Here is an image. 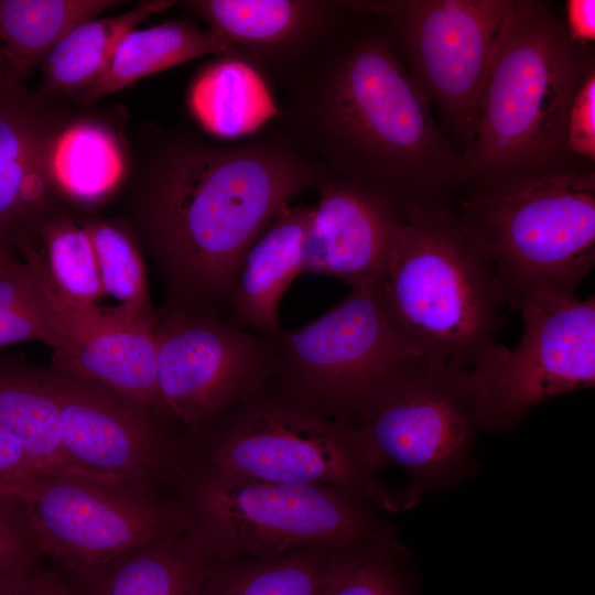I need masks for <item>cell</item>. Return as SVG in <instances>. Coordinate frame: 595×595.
<instances>
[{"instance_id": "3", "label": "cell", "mask_w": 595, "mask_h": 595, "mask_svg": "<svg viewBox=\"0 0 595 595\" xmlns=\"http://www.w3.org/2000/svg\"><path fill=\"white\" fill-rule=\"evenodd\" d=\"M542 1L511 0L464 154L469 193L496 192L563 172L566 121L593 65Z\"/></svg>"}, {"instance_id": "5", "label": "cell", "mask_w": 595, "mask_h": 595, "mask_svg": "<svg viewBox=\"0 0 595 595\" xmlns=\"http://www.w3.org/2000/svg\"><path fill=\"white\" fill-rule=\"evenodd\" d=\"M187 473L326 486L396 510L361 451L355 426L272 382L223 413L185 445Z\"/></svg>"}, {"instance_id": "31", "label": "cell", "mask_w": 595, "mask_h": 595, "mask_svg": "<svg viewBox=\"0 0 595 595\" xmlns=\"http://www.w3.org/2000/svg\"><path fill=\"white\" fill-rule=\"evenodd\" d=\"M44 342L33 306L26 266L14 258L0 264V348L26 342Z\"/></svg>"}, {"instance_id": "19", "label": "cell", "mask_w": 595, "mask_h": 595, "mask_svg": "<svg viewBox=\"0 0 595 595\" xmlns=\"http://www.w3.org/2000/svg\"><path fill=\"white\" fill-rule=\"evenodd\" d=\"M312 206L283 205L245 253L236 278L228 323L260 334L282 331L279 306L304 272Z\"/></svg>"}, {"instance_id": "13", "label": "cell", "mask_w": 595, "mask_h": 595, "mask_svg": "<svg viewBox=\"0 0 595 595\" xmlns=\"http://www.w3.org/2000/svg\"><path fill=\"white\" fill-rule=\"evenodd\" d=\"M20 252L44 343L55 349L52 366L112 390L169 428L158 387L155 318L73 301L51 281L36 246Z\"/></svg>"}, {"instance_id": "26", "label": "cell", "mask_w": 595, "mask_h": 595, "mask_svg": "<svg viewBox=\"0 0 595 595\" xmlns=\"http://www.w3.org/2000/svg\"><path fill=\"white\" fill-rule=\"evenodd\" d=\"M120 3L117 0H0V42L10 78L24 84L74 26Z\"/></svg>"}, {"instance_id": "30", "label": "cell", "mask_w": 595, "mask_h": 595, "mask_svg": "<svg viewBox=\"0 0 595 595\" xmlns=\"http://www.w3.org/2000/svg\"><path fill=\"white\" fill-rule=\"evenodd\" d=\"M397 543L360 547L324 595H410Z\"/></svg>"}, {"instance_id": "14", "label": "cell", "mask_w": 595, "mask_h": 595, "mask_svg": "<svg viewBox=\"0 0 595 595\" xmlns=\"http://www.w3.org/2000/svg\"><path fill=\"white\" fill-rule=\"evenodd\" d=\"M61 441L79 475L158 491L183 489L184 444L165 425L118 393L71 372L47 368Z\"/></svg>"}, {"instance_id": "8", "label": "cell", "mask_w": 595, "mask_h": 595, "mask_svg": "<svg viewBox=\"0 0 595 595\" xmlns=\"http://www.w3.org/2000/svg\"><path fill=\"white\" fill-rule=\"evenodd\" d=\"M183 494L220 555L394 542L370 505L326 486L191 473Z\"/></svg>"}, {"instance_id": "23", "label": "cell", "mask_w": 595, "mask_h": 595, "mask_svg": "<svg viewBox=\"0 0 595 595\" xmlns=\"http://www.w3.org/2000/svg\"><path fill=\"white\" fill-rule=\"evenodd\" d=\"M205 55H231L229 45L209 28L174 20L133 29L120 40L104 72L77 96V101L90 105L143 77Z\"/></svg>"}, {"instance_id": "22", "label": "cell", "mask_w": 595, "mask_h": 595, "mask_svg": "<svg viewBox=\"0 0 595 595\" xmlns=\"http://www.w3.org/2000/svg\"><path fill=\"white\" fill-rule=\"evenodd\" d=\"M0 430L23 445L41 476L79 475L62 445L47 368L0 355Z\"/></svg>"}, {"instance_id": "21", "label": "cell", "mask_w": 595, "mask_h": 595, "mask_svg": "<svg viewBox=\"0 0 595 595\" xmlns=\"http://www.w3.org/2000/svg\"><path fill=\"white\" fill-rule=\"evenodd\" d=\"M363 545H313L271 559L219 555L201 595H324Z\"/></svg>"}, {"instance_id": "39", "label": "cell", "mask_w": 595, "mask_h": 595, "mask_svg": "<svg viewBox=\"0 0 595 595\" xmlns=\"http://www.w3.org/2000/svg\"><path fill=\"white\" fill-rule=\"evenodd\" d=\"M11 258H13L12 255H10V253H8V252H6V251H2V250L0 249V264H2L3 262H6L7 260H9V259H11Z\"/></svg>"}, {"instance_id": "28", "label": "cell", "mask_w": 595, "mask_h": 595, "mask_svg": "<svg viewBox=\"0 0 595 595\" xmlns=\"http://www.w3.org/2000/svg\"><path fill=\"white\" fill-rule=\"evenodd\" d=\"M37 242L48 277L63 295L84 304L105 296L95 248L80 224L61 210L43 223Z\"/></svg>"}, {"instance_id": "36", "label": "cell", "mask_w": 595, "mask_h": 595, "mask_svg": "<svg viewBox=\"0 0 595 595\" xmlns=\"http://www.w3.org/2000/svg\"><path fill=\"white\" fill-rule=\"evenodd\" d=\"M19 595H78L53 569L43 565L29 578Z\"/></svg>"}, {"instance_id": "10", "label": "cell", "mask_w": 595, "mask_h": 595, "mask_svg": "<svg viewBox=\"0 0 595 595\" xmlns=\"http://www.w3.org/2000/svg\"><path fill=\"white\" fill-rule=\"evenodd\" d=\"M511 0H350L380 20L410 77L464 154Z\"/></svg>"}, {"instance_id": "35", "label": "cell", "mask_w": 595, "mask_h": 595, "mask_svg": "<svg viewBox=\"0 0 595 595\" xmlns=\"http://www.w3.org/2000/svg\"><path fill=\"white\" fill-rule=\"evenodd\" d=\"M565 29L573 43L583 47L595 39V1L569 0L565 2Z\"/></svg>"}, {"instance_id": "12", "label": "cell", "mask_w": 595, "mask_h": 595, "mask_svg": "<svg viewBox=\"0 0 595 595\" xmlns=\"http://www.w3.org/2000/svg\"><path fill=\"white\" fill-rule=\"evenodd\" d=\"M154 333L161 403L184 445L272 382L274 335L166 307L156 313Z\"/></svg>"}, {"instance_id": "32", "label": "cell", "mask_w": 595, "mask_h": 595, "mask_svg": "<svg viewBox=\"0 0 595 595\" xmlns=\"http://www.w3.org/2000/svg\"><path fill=\"white\" fill-rule=\"evenodd\" d=\"M42 561L20 505L0 497V582L20 591Z\"/></svg>"}, {"instance_id": "34", "label": "cell", "mask_w": 595, "mask_h": 595, "mask_svg": "<svg viewBox=\"0 0 595 595\" xmlns=\"http://www.w3.org/2000/svg\"><path fill=\"white\" fill-rule=\"evenodd\" d=\"M39 477L23 445L0 430V497L17 500Z\"/></svg>"}, {"instance_id": "27", "label": "cell", "mask_w": 595, "mask_h": 595, "mask_svg": "<svg viewBox=\"0 0 595 595\" xmlns=\"http://www.w3.org/2000/svg\"><path fill=\"white\" fill-rule=\"evenodd\" d=\"M125 173L117 137L93 120H72L53 153V175L65 202L93 205L115 191Z\"/></svg>"}, {"instance_id": "7", "label": "cell", "mask_w": 595, "mask_h": 595, "mask_svg": "<svg viewBox=\"0 0 595 595\" xmlns=\"http://www.w3.org/2000/svg\"><path fill=\"white\" fill-rule=\"evenodd\" d=\"M350 288L321 317L274 335L272 385L326 416L355 425L385 385L426 361L391 322L378 282Z\"/></svg>"}, {"instance_id": "2", "label": "cell", "mask_w": 595, "mask_h": 595, "mask_svg": "<svg viewBox=\"0 0 595 595\" xmlns=\"http://www.w3.org/2000/svg\"><path fill=\"white\" fill-rule=\"evenodd\" d=\"M329 174L270 122L232 142L163 132L139 165L130 232L160 269L164 307L228 322L241 260L279 209Z\"/></svg>"}, {"instance_id": "37", "label": "cell", "mask_w": 595, "mask_h": 595, "mask_svg": "<svg viewBox=\"0 0 595 595\" xmlns=\"http://www.w3.org/2000/svg\"><path fill=\"white\" fill-rule=\"evenodd\" d=\"M13 79L10 78L8 73L7 63L3 56L2 46L0 42V85H4Z\"/></svg>"}, {"instance_id": "25", "label": "cell", "mask_w": 595, "mask_h": 595, "mask_svg": "<svg viewBox=\"0 0 595 595\" xmlns=\"http://www.w3.org/2000/svg\"><path fill=\"white\" fill-rule=\"evenodd\" d=\"M175 3L171 0L141 1L121 14L77 24L42 61V84L37 93L53 99L78 96L100 76L127 33L150 15Z\"/></svg>"}, {"instance_id": "20", "label": "cell", "mask_w": 595, "mask_h": 595, "mask_svg": "<svg viewBox=\"0 0 595 595\" xmlns=\"http://www.w3.org/2000/svg\"><path fill=\"white\" fill-rule=\"evenodd\" d=\"M220 554L196 522L112 562L78 595H201Z\"/></svg>"}, {"instance_id": "33", "label": "cell", "mask_w": 595, "mask_h": 595, "mask_svg": "<svg viewBox=\"0 0 595 595\" xmlns=\"http://www.w3.org/2000/svg\"><path fill=\"white\" fill-rule=\"evenodd\" d=\"M569 153L595 161V69L586 72L572 100L565 134Z\"/></svg>"}, {"instance_id": "18", "label": "cell", "mask_w": 595, "mask_h": 595, "mask_svg": "<svg viewBox=\"0 0 595 595\" xmlns=\"http://www.w3.org/2000/svg\"><path fill=\"white\" fill-rule=\"evenodd\" d=\"M305 241L304 272L350 286L379 282L402 224L398 209L374 193L328 175L317 186Z\"/></svg>"}, {"instance_id": "15", "label": "cell", "mask_w": 595, "mask_h": 595, "mask_svg": "<svg viewBox=\"0 0 595 595\" xmlns=\"http://www.w3.org/2000/svg\"><path fill=\"white\" fill-rule=\"evenodd\" d=\"M462 368L422 364L378 392L354 425L369 466L441 472L465 455L478 429Z\"/></svg>"}, {"instance_id": "1", "label": "cell", "mask_w": 595, "mask_h": 595, "mask_svg": "<svg viewBox=\"0 0 595 595\" xmlns=\"http://www.w3.org/2000/svg\"><path fill=\"white\" fill-rule=\"evenodd\" d=\"M351 8L325 42L270 90V121L329 175L409 207L451 206L468 183L386 25Z\"/></svg>"}, {"instance_id": "17", "label": "cell", "mask_w": 595, "mask_h": 595, "mask_svg": "<svg viewBox=\"0 0 595 595\" xmlns=\"http://www.w3.org/2000/svg\"><path fill=\"white\" fill-rule=\"evenodd\" d=\"M205 20L269 88L302 65L349 14V0H192Z\"/></svg>"}, {"instance_id": "29", "label": "cell", "mask_w": 595, "mask_h": 595, "mask_svg": "<svg viewBox=\"0 0 595 595\" xmlns=\"http://www.w3.org/2000/svg\"><path fill=\"white\" fill-rule=\"evenodd\" d=\"M79 224L94 245L105 294L137 316L154 320L142 257L128 227L101 217Z\"/></svg>"}, {"instance_id": "6", "label": "cell", "mask_w": 595, "mask_h": 595, "mask_svg": "<svg viewBox=\"0 0 595 595\" xmlns=\"http://www.w3.org/2000/svg\"><path fill=\"white\" fill-rule=\"evenodd\" d=\"M488 256L504 307L540 292L575 293L595 263V174L552 173L453 207Z\"/></svg>"}, {"instance_id": "11", "label": "cell", "mask_w": 595, "mask_h": 595, "mask_svg": "<svg viewBox=\"0 0 595 595\" xmlns=\"http://www.w3.org/2000/svg\"><path fill=\"white\" fill-rule=\"evenodd\" d=\"M523 334L512 349L475 368L463 381L478 429H512L536 404L595 383V298L540 292L518 307Z\"/></svg>"}, {"instance_id": "16", "label": "cell", "mask_w": 595, "mask_h": 595, "mask_svg": "<svg viewBox=\"0 0 595 595\" xmlns=\"http://www.w3.org/2000/svg\"><path fill=\"white\" fill-rule=\"evenodd\" d=\"M57 99L11 80L0 85V249L37 242L43 223L63 210L53 153L73 120Z\"/></svg>"}, {"instance_id": "9", "label": "cell", "mask_w": 595, "mask_h": 595, "mask_svg": "<svg viewBox=\"0 0 595 595\" xmlns=\"http://www.w3.org/2000/svg\"><path fill=\"white\" fill-rule=\"evenodd\" d=\"M17 501L43 559L74 589L126 553L196 523L184 500L77 474L41 476Z\"/></svg>"}, {"instance_id": "38", "label": "cell", "mask_w": 595, "mask_h": 595, "mask_svg": "<svg viewBox=\"0 0 595 595\" xmlns=\"http://www.w3.org/2000/svg\"><path fill=\"white\" fill-rule=\"evenodd\" d=\"M21 589H15L2 582H0V595H19Z\"/></svg>"}, {"instance_id": "4", "label": "cell", "mask_w": 595, "mask_h": 595, "mask_svg": "<svg viewBox=\"0 0 595 595\" xmlns=\"http://www.w3.org/2000/svg\"><path fill=\"white\" fill-rule=\"evenodd\" d=\"M378 282L387 313L426 363L475 368L506 326L494 267L452 206L409 207Z\"/></svg>"}, {"instance_id": "24", "label": "cell", "mask_w": 595, "mask_h": 595, "mask_svg": "<svg viewBox=\"0 0 595 595\" xmlns=\"http://www.w3.org/2000/svg\"><path fill=\"white\" fill-rule=\"evenodd\" d=\"M219 58L193 80L188 106L208 132L224 137H249L278 113L275 99L264 79L234 56Z\"/></svg>"}]
</instances>
